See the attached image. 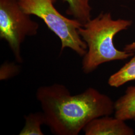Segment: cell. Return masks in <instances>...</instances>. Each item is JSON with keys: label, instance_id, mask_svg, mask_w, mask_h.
<instances>
[{"label": "cell", "instance_id": "obj_3", "mask_svg": "<svg viewBox=\"0 0 135 135\" xmlns=\"http://www.w3.org/2000/svg\"><path fill=\"white\" fill-rule=\"evenodd\" d=\"M25 12L42 20L49 29L60 40L61 53L65 48L72 50L83 57L87 45L83 40L78 30L83 24L77 20L71 19L59 13L55 7V0H18Z\"/></svg>", "mask_w": 135, "mask_h": 135}, {"label": "cell", "instance_id": "obj_5", "mask_svg": "<svg viewBox=\"0 0 135 135\" xmlns=\"http://www.w3.org/2000/svg\"><path fill=\"white\" fill-rule=\"evenodd\" d=\"M102 116L88 123L83 131L86 135H133L134 130L125 121L116 117Z\"/></svg>", "mask_w": 135, "mask_h": 135}, {"label": "cell", "instance_id": "obj_4", "mask_svg": "<svg viewBox=\"0 0 135 135\" xmlns=\"http://www.w3.org/2000/svg\"><path fill=\"white\" fill-rule=\"evenodd\" d=\"M39 25L20 6L18 0H0V38L9 46L16 61L23 62L21 45L28 37L38 34Z\"/></svg>", "mask_w": 135, "mask_h": 135}, {"label": "cell", "instance_id": "obj_2", "mask_svg": "<svg viewBox=\"0 0 135 135\" xmlns=\"http://www.w3.org/2000/svg\"><path fill=\"white\" fill-rule=\"evenodd\" d=\"M132 24L131 20H114L110 13H101L83 25L78 30L87 46L82 60L83 72L89 74L103 64L132 57L134 53L119 50L113 42L117 34Z\"/></svg>", "mask_w": 135, "mask_h": 135}, {"label": "cell", "instance_id": "obj_8", "mask_svg": "<svg viewBox=\"0 0 135 135\" xmlns=\"http://www.w3.org/2000/svg\"><path fill=\"white\" fill-rule=\"evenodd\" d=\"M135 80V55L130 60L108 79L110 86L119 88L128 82Z\"/></svg>", "mask_w": 135, "mask_h": 135}, {"label": "cell", "instance_id": "obj_11", "mask_svg": "<svg viewBox=\"0 0 135 135\" xmlns=\"http://www.w3.org/2000/svg\"><path fill=\"white\" fill-rule=\"evenodd\" d=\"M124 50L127 52H135V41L132 43L127 44L124 48Z\"/></svg>", "mask_w": 135, "mask_h": 135}, {"label": "cell", "instance_id": "obj_7", "mask_svg": "<svg viewBox=\"0 0 135 135\" xmlns=\"http://www.w3.org/2000/svg\"><path fill=\"white\" fill-rule=\"evenodd\" d=\"M68 5L67 14L72 16L82 24L91 18L92 7L90 0H63Z\"/></svg>", "mask_w": 135, "mask_h": 135}, {"label": "cell", "instance_id": "obj_10", "mask_svg": "<svg viewBox=\"0 0 135 135\" xmlns=\"http://www.w3.org/2000/svg\"><path fill=\"white\" fill-rule=\"evenodd\" d=\"M19 67L14 63H6L3 64L0 69V79L4 80L8 79L16 75L19 72Z\"/></svg>", "mask_w": 135, "mask_h": 135}, {"label": "cell", "instance_id": "obj_6", "mask_svg": "<svg viewBox=\"0 0 135 135\" xmlns=\"http://www.w3.org/2000/svg\"><path fill=\"white\" fill-rule=\"evenodd\" d=\"M115 117L124 121H135V86L128 87L124 95L114 102Z\"/></svg>", "mask_w": 135, "mask_h": 135}, {"label": "cell", "instance_id": "obj_9", "mask_svg": "<svg viewBox=\"0 0 135 135\" xmlns=\"http://www.w3.org/2000/svg\"><path fill=\"white\" fill-rule=\"evenodd\" d=\"M24 127L20 132V135H43L41 126L45 124L43 113H30L25 117Z\"/></svg>", "mask_w": 135, "mask_h": 135}, {"label": "cell", "instance_id": "obj_1", "mask_svg": "<svg viewBox=\"0 0 135 135\" xmlns=\"http://www.w3.org/2000/svg\"><path fill=\"white\" fill-rule=\"evenodd\" d=\"M36 98L45 124L55 135H79L93 120L114 113L111 98L91 87L72 95L65 86L55 83L39 87Z\"/></svg>", "mask_w": 135, "mask_h": 135}]
</instances>
